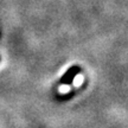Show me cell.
Returning <instances> with one entry per match:
<instances>
[{"label": "cell", "instance_id": "obj_1", "mask_svg": "<svg viewBox=\"0 0 128 128\" xmlns=\"http://www.w3.org/2000/svg\"><path fill=\"white\" fill-rule=\"evenodd\" d=\"M80 68L78 66H72V68L69 69V71H66V74L62 77V83L64 86H69L70 83L74 81V78L76 77V75H78Z\"/></svg>", "mask_w": 128, "mask_h": 128}, {"label": "cell", "instance_id": "obj_3", "mask_svg": "<svg viewBox=\"0 0 128 128\" xmlns=\"http://www.w3.org/2000/svg\"><path fill=\"white\" fill-rule=\"evenodd\" d=\"M69 90H70L69 86H62V87L60 88V94H65V92H68Z\"/></svg>", "mask_w": 128, "mask_h": 128}, {"label": "cell", "instance_id": "obj_2", "mask_svg": "<svg viewBox=\"0 0 128 128\" xmlns=\"http://www.w3.org/2000/svg\"><path fill=\"white\" fill-rule=\"evenodd\" d=\"M82 81H83L82 75H76V77H75V87H80L82 84Z\"/></svg>", "mask_w": 128, "mask_h": 128}]
</instances>
